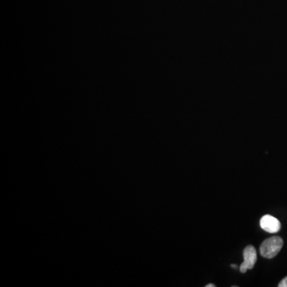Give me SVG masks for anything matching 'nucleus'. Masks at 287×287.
<instances>
[{"label": "nucleus", "instance_id": "f257e3e1", "mask_svg": "<svg viewBox=\"0 0 287 287\" xmlns=\"http://www.w3.org/2000/svg\"><path fill=\"white\" fill-rule=\"evenodd\" d=\"M283 240L279 236L266 239L260 247V254L266 259H273L283 248Z\"/></svg>", "mask_w": 287, "mask_h": 287}, {"label": "nucleus", "instance_id": "f03ea898", "mask_svg": "<svg viewBox=\"0 0 287 287\" xmlns=\"http://www.w3.org/2000/svg\"><path fill=\"white\" fill-rule=\"evenodd\" d=\"M244 263L240 266V272L246 273L254 268L257 262V252L253 246H248L244 250Z\"/></svg>", "mask_w": 287, "mask_h": 287}, {"label": "nucleus", "instance_id": "7ed1b4c3", "mask_svg": "<svg viewBox=\"0 0 287 287\" xmlns=\"http://www.w3.org/2000/svg\"><path fill=\"white\" fill-rule=\"evenodd\" d=\"M260 227L268 233L279 232L281 229V223L279 219L270 215H266L260 220Z\"/></svg>", "mask_w": 287, "mask_h": 287}, {"label": "nucleus", "instance_id": "20e7f679", "mask_svg": "<svg viewBox=\"0 0 287 287\" xmlns=\"http://www.w3.org/2000/svg\"><path fill=\"white\" fill-rule=\"evenodd\" d=\"M279 287H287V277L284 278L283 280L281 281L279 284Z\"/></svg>", "mask_w": 287, "mask_h": 287}, {"label": "nucleus", "instance_id": "39448f33", "mask_svg": "<svg viewBox=\"0 0 287 287\" xmlns=\"http://www.w3.org/2000/svg\"><path fill=\"white\" fill-rule=\"evenodd\" d=\"M206 287H215V284H211V283H210V284H208V285L206 286Z\"/></svg>", "mask_w": 287, "mask_h": 287}]
</instances>
